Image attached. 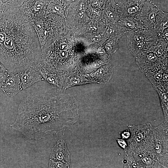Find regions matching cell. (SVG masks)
<instances>
[{"instance_id": "obj_26", "label": "cell", "mask_w": 168, "mask_h": 168, "mask_svg": "<svg viewBox=\"0 0 168 168\" xmlns=\"http://www.w3.org/2000/svg\"><path fill=\"white\" fill-rule=\"evenodd\" d=\"M88 29L89 30L91 31H96L97 30V28L94 26H89Z\"/></svg>"}, {"instance_id": "obj_31", "label": "cell", "mask_w": 168, "mask_h": 168, "mask_svg": "<svg viewBox=\"0 0 168 168\" xmlns=\"http://www.w3.org/2000/svg\"><path fill=\"white\" fill-rule=\"evenodd\" d=\"M118 142L120 144V145L123 147H124L126 144L125 142L122 140H119Z\"/></svg>"}, {"instance_id": "obj_15", "label": "cell", "mask_w": 168, "mask_h": 168, "mask_svg": "<svg viewBox=\"0 0 168 168\" xmlns=\"http://www.w3.org/2000/svg\"><path fill=\"white\" fill-rule=\"evenodd\" d=\"M127 31L126 29L119 22L109 24L106 29L105 34L110 38L119 40Z\"/></svg>"}, {"instance_id": "obj_14", "label": "cell", "mask_w": 168, "mask_h": 168, "mask_svg": "<svg viewBox=\"0 0 168 168\" xmlns=\"http://www.w3.org/2000/svg\"><path fill=\"white\" fill-rule=\"evenodd\" d=\"M168 14L162 10L158 15L154 30L158 35L168 36Z\"/></svg>"}, {"instance_id": "obj_20", "label": "cell", "mask_w": 168, "mask_h": 168, "mask_svg": "<svg viewBox=\"0 0 168 168\" xmlns=\"http://www.w3.org/2000/svg\"><path fill=\"white\" fill-rule=\"evenodd\" d=\"M0 2L3 6L6 12L12 10L11 7L9 0H0Z\"/></svg>"}, {"instance_id": "obj_10", "label": "cell", "mask_w": 168, "mask_h": 168, "mask_svg": "<svg viewBox=\"0 0 168 168\" xmlns=\"http://www.w3.org/2000/svg\"><path fill=\"white\" fill-rule=\"evenodd\" d=\"M9 72V75L0 90L6 95L13 96L22 90L19 72Z\"/></svg>"}, {"instance_id": "obj_24", "label": "cell", "mask_w": 168, "mask_h": 168, "mask_svg": "<svg viewBox=\"0 0 168 168\" xmlns=\"http://www.w3.org/2000/svg\"><path fill=\"white\" fill-rule=\"evenodd\" d=\"M142 161L145 164L149 165L151 163L152 160L150 158L147 157L144 158Z\"/></svg>"}, {"instance_id": "obj_11", "label": "cell", "mask_w": 168, "mask_h": 168, "mask_svg": "<svg viewBox=\"0 0 168 168\" xmlns=\"http://www.w3.org/2000/svg\"><path fill=\"white\" fill-rule=\"evenodd\" d=\"M113 73V68L111 65L108 63L102 66L89 77H92V82L104 84L110 80Z\"/></svg>"}, {"instance_id": "obj_27", "label": "cell", "mask_w": 168, "mask_h": 168, "mask_svg": "<svg viewBox=\"0 0 168 168\" xmlns=\"http://www.w3.org/2000/svg\"><path fill=\"white\" fill-rule=\"evenodd\" d=\"M85 15V12L84 11H79L78 13V15L79 17L82 18L84 17Z\"/></svg>"}, {"instance_id": "obj_3", "label": "cell", "mask_w": 168, "mask_h": 168, "mask_svg": "<svg viewBox=\"0 0 168 168\" xmlns=\"http://www.w3.org/2000/svg\"><path fill=\"white\" fill-rule=\"evenodd\" d=\"M125 34L128 49L135 57L141 52L148 50L158 38L155 31L146 29L136 31H127Z\"/></svg>"}, {"instance_id": "obj_2", "label": "cell", "mask_w": 168, "mask_h": 168, "mask_svg": "<svg viewBox=\"0 0 168 168\" xmlns=\"http://www.w3.org/2000/svg\"><path fill=\"white\" fill-rule=\"evenodd\" d=\"M19 8L0 13V62L9 72L36 68L42 55L35 30Z\"/></svg>"}, {"instance_id": "obj_9", "label": "cell", "mask_w": 168, "mask_h": 168, "mask_svg": "<svg viewBox=\"0 0 168 168\" xmlns=\"http://www.w3.org/2000/svg\"><path fill=\"white\" fill-rule=\"evenodd\" d=\"M19 75L22 90L30 87L37 82L44 81L37 68L30 67L19 72Z\"/></svg>"}, {"instance_id": "obj_30", "label": "cell", "mask_w": 168, "mask_h": 168, "mask_svg": "<svg viewBox=\"0 0 168 168\" xmlns=\"http://www.w3.org/2000/svg\"><path fill=\"white\" fill-rule=\"evenodd\" d=\"M156 150L157 152H160L161 150V146L160 145H157L156 148Z\"/></svg>"}, {"instance_id": "obj_18", "label": "cell", "mask_w": 168, "mask_h": 168, "mask_svg": "<svg viewBox=\"0 0 168 168\" xmlns=\"http://www.w3.org/2000/svg\"><path fill=\"white\" fill-rule=\"evenodd\" d=\"M107 0H92V5L95 7L103 9Z\"/></svg>"}, {"instance_id": "obj_21", "label": "cell", "mask_w": 168, "mask_h": 168, "mask_svg": "<svg viewBox=\"0 0 168 168\" xmlns=\"http://www.w3.org/2000/svg\"><path fill=\"white\" fill-rule=\"evenodd\" d=\"M87 6V3L85 1H81L78 4V8L79 11H85Z\"/></svg>"}, {"instance_id": "obj_5", "label": "cell", "mask_w": 168, "mask_h": 168, "mask_svg": "<svg viewBox=\"0 0 168 168\" xmlns=\"http://www.w3.org/2000/svg\"><path fill=\"white\" fill-rule=\"evenodd\" d=\"M47 0H28L19 9L24 18L30 23L45 15Z\"/></svg>"}, {"instance_id": "obj_13", "label": "cell", "mask_w": 168, "mask_h": 168, "mask_svg": "<svg viewBox=\"0 0 168 168\" xmlns=\"http://www.w3.org/2000/svg\"><path fill=\"white\" fill-rule=\"evenodd\" d=\"M118 22L124 26L127 31H136L144 29L137 15L121 17Z\"/></svg>"}, {"instance_id": "obj_1", "label": "cell", "mask_w": 168, "mask_h": 168, "mask_svg": "<svg viewBox=\"0 0 168 168\" xmlns=\"http://www.w3.org/2000/svg\"><path fill=\"white\" fill-rule=\"evenodd\" d=\"M49 86L32 92L21 102L11 125L30 139L39 140L48 134L71 130L79 118L74 96Z\"/></svg>"}, {"instance_id": "obj_25", "label": "cell", "mask_w": 168, "mask_h": 168, "mask_svg": "<svg viewBox=\"0 0 168 168\" xmlns=\"http://www.w3.org/2000/svg\"><path fill=\"white\" fill-rule=\"evenodd\" d=\"M143 138V135L141 133H139L137 134L135 138V140L138 142H140Z\"/></svg>"}, {"instance_id": "obj_23", "label": "cell", "mask_w": 168, "mask_h": 168, "mask_svg": "<svg viewBox=\"0 0 168 168\" xmlns=\"http://www.w3.org/2000/svg\"><path fill=\"white\" fill-rule=\"evenodd\" d=\"M52 9L54 12L58 13H60L62 10V8L57 5H54L53 6Z\"/></svg>"}, {"instance_id": "obj_17", "label": "cell", "mask_w": 168, "mask_h": 168, "mask_svg": "<svg viewBox=\"0 0 168 168\" xmlns=\"http://www.w3.org/2000/svg\"><path fill=\"white\" fill-rule=\"evenodd\" d=\"M119 40L110 38L105 44V49L109 56H111L117 50Z\"/></svg>"}, {"instance_id": "obj_6", "label": "cell", "mask_w": 168, "mask_h": 168, "mask_svg": "<svg viewBox=\"0 0 168 168\" xmlns=\"http://www.w3.org/2000/svg\"><path fill=\"white\" fill-rule=\"evenodd\" d=\"M137 65L141 71L146 73L149 70L154 71L162 70L161 66H167V61L158 57L153 52L145 50L138 54L135 57Z\"/></svg>"}, {"instance_id": "obj_22", "label": "cell", "mask_w": 168, "mask_h": 168, "mask_svg": "<svg viewBox=\"0 0 168 168\" xmlns=\"http://www.w3.org/2000/svg\"><path fill=\"white\" fill-rule=\"evenodd\" d=\"M91 40L94 42H99L102 39V37L100 35L97 34L92 35L91 38Z\"/></svg>"}, {"instance_id": "obj_16", "label": "cell", "mask_w": 168, "mask_h": 168, "mask_svg": "<svg viewBox=\"0 0 168 168\" xmlns=\"http://www.w3.org/2000/svg\"><path fill=\"white\" fill-rule=\"evenodd\" d=\"M163 71H153L149 70L145 73L146 76L154 85L156 86L162 82Z\"/></svg>"}, {"instance_id": "obj_12", "label": "cell", "mask_w": 168, "mask_h": 168, "mask_svg": "<svg viewBox=\"0 0 168 168\" xmlns=\"http://www.w3.org/2000/svg\"><path fill=\"white\" fill-rule=\"evenodd\" d=\"M104 10L106 21L109 25L118 22L120 18L117 4L114 0H107Z\"/></svg>"}, {"instance_id": "obj_32", "label": "cell", "mask_w": 168, "mask_h": 168, "mask_svg": "<svg viewBox=\"0 0 168 168\" xmlns=\"http://www.w3.org/2000/svg\"><path fill=\"white\" fill-rule=\"evenodd\" d=\"M129 135V133H128L125 132L124 133V137H127Z\"/></svg>"}, {"instance_id": "obj_19", "label": "cell", "mask_w": 168, "mask_h": 168, "mask_svg": "<svg viewBox=\"0 0 168 168\" xmlns=\"http://www.w3.org/2000/svg\"><path fill=\"white\" fill-rule=\"evenodd\" d=\"M9 74L8 71L0 72V89L6 81Z\"/></svg>"}, {"instance_id": "obj_7", "label": "cell", "mask_w": 168, "mask_h": 168, "mask_svg": "<svg viewBox=\"0 0 168 168\" xmlns=\"http://www.w3.org/2000/svg\"><path fill=\"white\" fill-rule=\"evenodd\" d=\"M147 0H119L117 4L120 18L136 16Z\"/></svg>"}, {"instance_id": "obj_4", "label": "cell", "mask_w": 168, "mask_h": 168, "mask_svg": "<svg viewBox=\"0 0 168 168\" xmlns=\"http://www.w3.org/2000/svg\"><path fill=\"white\" fill-rule=\"evenodd\" d=\"M162 11L159 5L147 0L137 15L144 29L154 30L157 17Z\"/></svg>"}, {"instance_id": "obj_28", "label": "cell", "mask_w": 168, "mask_h": 168, "mask_svg": "<svg viewBox=\"0 0 168 168\" xmlns=\"http://www.w3.org/2000/svg\"><path fill=\"white\" fill-rule=\"evenodd\" d=\"M5 12V8L2 4L0 2V13H1Z\"/></svg>"}, {"instance_id": "obj_29", "label": "cell", "mask_w": 168, "mask_h": 168, "mask_svg": "<svg viewBox=\"0 0 168 168\" xmlns=\"http://www.w3.org/2000/svg\"><path fill=\"white\" fill-rule=\"evenodd\" d=\"M8 71L0 62V72Z\"/></svg>"}, {"instance_id": "obj_8", "label": "cell", "mask_w": 168, "mask_h": 168, "mask_svg": "<svg viewBox=\"0 0 168 168\" xmlns=\"http://www.w3.org/2000/svg\"><path fill=\"white\" fill-rule=\"evenodd\" d=\"M70 153L63 139L58 140L51 151L49 160L62 163L67 168L70 166Z\"/></svg>"}]
</instances>
